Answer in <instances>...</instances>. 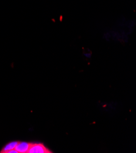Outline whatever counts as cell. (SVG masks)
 <instances>
[{
    "mask_svg": "<svg viewBox=\"0 0 136 153\" xmlns=\"http://www.w3.org/2000/svg\"><path fill=\"white\" fill-rule=\"evenodd\" d=\"M50 151L42 143H31L27 153H50Z\"/></svg>",
    "mask_w": 136,
    "mask_h": 153,
    "instance_id": "obj_1",
    "label": "cell"
},
{
    "mask_svg": "<svg viewBox=\"0 0 136 153\" xmlns=\"http://www.w3.org/2000/svg\"><path fill=\"white\" fill-rule=\"evenodd\" d=\"M31 143L27 142H19L17 145L16 149L19 153H27Z\"/></svg>",
    "mask_w": 136,
    "mask_h": 153,
    "instance_id": "obj_2",
    "label": "cell"
},
{
    "mask_svg": "<svg viewBox=\"0 0 136 153\" xmlns=\"http://www.w3.org/2000/svg\"><path fill=\"white\" fill-rule=\"evenodd\" d=\"M18 142H12L10 143H9L8 144H7L4 148L0 152L2 153H6V152H7L8 151H10L11 149H13L16 148L17 145L18 144Z\"/></svg>",
    "mask_w": 136,
    "mask_h": 153,
    "instance_id": "obj_3",
    "label": "cell"
},
{
    "mask_svg": "<svg viewBox=\"0 0 136 153\" xmlns=\"http://www.w3.org/2000/svg\"><path fill=\"white\" fill-rule=\"evenodd\" d=\"M6 153H19V152L16 149H11L10 151H8Z\"/></svg>",
    "mask_w": 136,
    "mask_h": 153,
    "instance_id": "obj_4",
    "label": "cell"
}]
</instances>
